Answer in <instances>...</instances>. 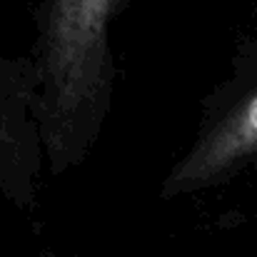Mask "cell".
Masks as SVG:
<instances>
[{"mask_svg": "<svg viewBox=\"0 0 257 257\" xmlns=\"http://www.w3.org/2000/svg\"><path fill=\"white\" fill-rule=\"evenodd\" d=\"M122 0H48L43 133L55 170L83 158L110 100V23Z\"/></svg>", "mask_w": 257, "mask_h": 257, "instance_id": "6da1fadb", "label": "cell"}, {"mask_svg": "<svg viewBox=\"0 0 257 257\" xmlns=\"http://www.w3.org/2000/svg\"><path fill=\"white\" fill-rule=\"evenodd\" d=\"M257 155V80L212 120L163 185L165 197L200 192Z\"/></svg>", "mask_w": 257, "mask_h": 257, "instance_id": "7a4b0ae2", "label": "cell"}]
</instances>
